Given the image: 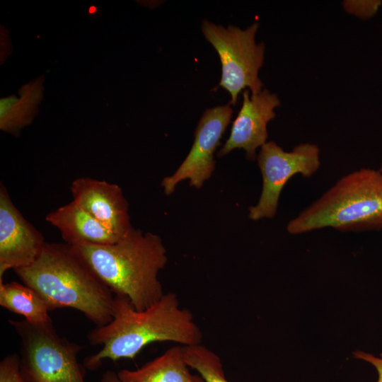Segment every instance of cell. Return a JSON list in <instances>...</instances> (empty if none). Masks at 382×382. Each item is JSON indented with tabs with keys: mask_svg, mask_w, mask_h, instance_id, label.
<instances>
[{
	"mask_svg": "<svg viewBox=\"0 0 382 382\" xmlns=\"http://www.w3.org/2000/svg\"><path fill=\"white\" fill-rule=\"evenodd\" d=\"M280 105L277 95L266 88L251 96L249 89L244 90L242 106L217 156L222 157L235 149H242L248 160H255L256 150L267 142V124L276 117L274 109Z\"/></svg>",
	"mask_w": 382,
	"mask_h": 382,
	"instance_id": "obj_10",
	"label": "cell"
},
{
	"mask_svg": "<svg viewBox=\"0 0 382 382\" xmlns=\"http://www.w3.org/2000/svg\"><path fill=\"white\" fill-rule=\"evenodd\" d=\"M317 144L301 143L286 151L273 141H267L257 156L262 177V189L257 203L249 207L248 217L257 221L276 215L279 199L286 183L295 175L311 178L320 166Z\"/></svg>",
	"mask_w": 382,
	"mask_h": 382,
	"instance_id": "obj_7",
	"label": "cell"
},
{
	"mask_svg": "<svg viewBox=\"0 0 382 382\" xmlns=\"http://www.w3.org/2000/svg\"><path fill=\"white\" fill-rule=\"evenodd\" d=\"M14 272L40 295L50 311L74 308L96 327L113 318L115 294L66 243H45L33 264Z\"/></svg>",
	"mask_w": 382,
	"mask_h": 382,
	"instance_id": "obj_3",
	"label": "cell"
},
{
	"mask_svg": "<svg viewBox=\"0 0 382 382\" xmlns=\"http://www.w3.org/2000/svg\"><path fill=\"white\" fill-rule=\"evenodd\" d=\"M0 306L33 323H50V308L34 289L17 282L0 283Z\"/></svg>",
	"mask_w": 382,
	"mask_h": 382,
	"instance_id": "obj_15",
	"label": "cell"
},
{
	"mask_svg": "<svg viewBox=\"0 0 382 382\" xmlns=\"http://www.w3.org/2000/svg\"><path fill=\"white\" fill-rule=\"evenodd\" d=\"M43 76H40L19 89L20 98L12 95L1 99L0 129L15 136L30 124L37 112V106L43 97Z\"/></svg>",
	"mask_w": 382,
	"mask_h": 382,
	"instance_id": "obj_14",
	"label": "cell"
},
{
	"mask_svg": "<svg viewBox=\"0 0 382 382\" xmlns=\"http://www.w3.org/2000/svg\"><path fill=\"white\" fill-rule=\"evenodd\" d=\"M70 190L76 204L115 235L122 238L132 228L128 202L117 184L81 177L72 181Z\"/></svg>",
	"mask_w": 382,
	"mask_h": 382,
	"instance_id": "obj_11",
	"label": "cell"
},
{
	"mask_svg": "<svg viewBox=\"0 0 382 382\" xmlns=\"http://www.w3.org/2000/svg\"><path fill=\"white\" fill-rule=\"evenodd\" d=\"M352 355L355 359L371 364L376 369L378 374V378L376 382H382V356L376 357L362 350H355L352 352Z\"/></svg>",
	"mask_w": 382,
	"mask_h": 382,
	"instance_id": "obj_19",
	"label": "cell"
},
{
	"mask_svg": "<svg viewBox=\"0 0 382 382\" xmlns=\"http://www.w3.org/2000/svg\"><path fill=\"white\" fill-rule=\"evenodd\" d=\"M21 340L20 369L26 382H85L81 345L56 332L52 323L8 320Z\"/></svg>",
	"mask_w": 382,
	"mask_h": 382,
	"instance_id": "obj_5",
	"label": "cell"
},
{
	"mask_svg": "<svg viewBox=\"0 0 382 382\" xmlns=\"http://www.w3.org/2000/svg\"><path fill=\"white\" fill-rule=\"evenodd\" d=\"M189 368L184 346L177 345L136 370L122 369L117 374L121 382H204Z\"/></svg>",
	"mask_w": 382,
	"mask_h": 382,
	"instance_id": "obj_13",
	"label": "cell"
},
{
	"mask_svg": "<svg viewBox=\"0 0 382 382\" xmlns=\"http://www.w3.org/2000/svg\"><path fill=\"white\" fill-rule=\"evenodd\" d=\"M0 382H26L20 369L18 354H9L0 362Z\"/></svg>",
	"mask_w": 382,
	"mask_h": 382,
	"instance_id": "obj_17",
	"label": "cell"
},
{
	"mask_svg": "<svg viewBox=\"0 0 382 382\" xmlns=\"http://www.w3.org/2000/svg\"><path fill=\"white\" fill-rule=\"evenodd\" d=\"M381 5V1L346 0L342 2L343 8L347 13L361 19L372 17Z\"/></svg>",
	"mask_w": 382,
	"mask_h": 382,
	"instance_id": "obj_18",
	"label": "cell"
},
{
	"mask_svg": "<svg viewBox=\"0 0 382 382\" xmlns=\"http://www.w3.org/2000/svg\"><path fill=\"white\" fill-rule=\"evenodd\" d=\"M185 359L204 382H229L225 376L220 357L202 344L184 346Z\"/></svg>",
	"mask_w": 382,
	"mask_h": 382,
	"instance_id": "obj_16",
	"label": "cell"
},
{
	"mask_svg": "<svg viewBox=\"0 0 382 382\" xmlns=\"http://www.w3.org/2000/svg\"><path fill=\"white\" fill-rule=\"evenodd\" d=\"M378 170L382 173V161H381L380 168H378Z\"/></svg>",
	"mask_w": 382,
	"mask_h": 382,
	"instance_id": "obj_21",
	"label": "cell"
},
{
	"mask_svg": "<svg viewBox=\"0 0 382 382\" xmlns=\"http://www.w3.org/2000/svg\"><path fill=\"white\" fill-rule=\"evenodd\" d=\"M232 114L229 104L215 106L204 112L195 129L189 154L176 171L161 182L166 195H171L176 185L184 180H189L190 186L199 189L211 177L216 164L214 153L221 144Z\"/></svg>",
	"mask_w": 382,
	"mask_h": 382,
	"instance_id": "obj_8",
	"label": "cell"
},
{
	"mask_svg": "<svg viewBox=\"0 0 382 382\" xmlns=\"http://www.w3.org/2000/svg\"><path fill=\"white\" fill-rule=\"evenodd\" d=\"M202 337L192 313L180 306L175 293L164 294L143 311L136 310L127 297L115 295L112 321L97 326L87 335L91 345H101L102 347L86 357L83 365L89 370H96L105 359H134L153 342H173L190 346L201 344Z\"/></svg>",
	"mask_w": 382,
	"mask_h": 382,
	"instance_id": "obj_1",
	"label": "cell"
},
{
	"mask_svg": "<svg viewBox=\"0 0 382 382\" xmlns=\"http://www.w3.org/2000/svg\"><path fill=\"white\" fill-rule=\"evenodd\" d=\"M101 382H121V381L120 380L117 374L112 371H108L103 374Z\"/></svg>",
	"mask_w": 382,
	"mask_h": 382,
	"instance_id": "obj_20",
	"label": "cell"
},
{
	"mask_svg": "<svg viewBox=\"0 0 382 382\" xmlns=\"http://www.w3.org/2000/svg\"><path fill=\"white\" fill-rule=\"evenodd\" d=\"M325 228L342 232L382 229L379 170L363 168L346 174L286 225L292 235Z\"/></svg>",
	"mask_w": 382,
	"mask_h": 382,
	"instance_id": "obj_4",
	"label": "cell"
},
{
	"mask_svg": "<svg viewBox=\"0 0 382 382\" xmlns=\"http://www.w3.org/2000/svg\"><path fill=\"white\" fill-rule=\"evenodd\" d=\"M70 246L115 295L127 297L136 310L150 307L164 295L158 272L168 257L158 235L132 227L113 244Z\"/></svg>",
	"mask_w": 382,
	"mask_h": 382,
	"instance_id": "obj_2",
	"label": "cell"
},
{
	"mask_svg": "<svg viewBox=\"0 0 382 382\" xmlns=\"http://www.w3.org/2000/svg\"><path fill=\"white\" fill-rule=\"evenodd\" d=\"M42 234L19 212L0 185V283L5 272L33 264L45 244Z\"/></svg>",
	"mask_w": 382,
	"mask_h": 382,
	"instance_id": "obj_9",
	"label": "cell"
},
{
	"mask_svg": "<svg viewBox=\"0 0 382 382\" xmlns=\"http://www.w3.org/2000/svg\"><path fill=\"white\" fill-rule=\"evenodd\" d=\"M260 27L257 22L245 29L235 25H216L207 20L202 22L205 39L217 52L221 63V78L219 86L231 96L230 105H235L239 93L247 88L251 94L263 88L259 71L264 62L265 47L257 43L255 35Z\"/></svg>",
	"mask_w": 382,
	"mask_h": 382,
	"instance_id": "obj_6",
	"label": "cell"
},
{
	"mask_svg": "<svg viewBox=\"0 0 382 382\" xmlns=\"http://www.w3.org/2000/svg\"><path fill=\"white\" fill-rule=\"evenodd\" d=\"M45 220L60 231L70 245H110L121 238L73 200L48 213Z\"/></svg>",
	"mask_w": 382,
	"mask_h": 382,
	"instance_id": "obj_12",
	"label": "cell"
}]
</instances>
